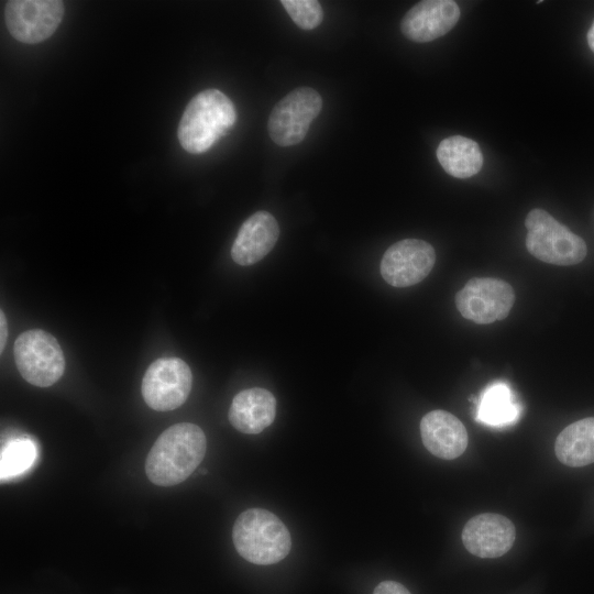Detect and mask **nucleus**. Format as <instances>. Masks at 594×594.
<instances>
[{
    "label": "nucleus",
    "instance_id": "17",
    "mask_svg": "<svg viewBox=\"0 0 594 594\" xmlns=\"http://www.w3.org/2000/svg\"><path fill=\"white\" fill-rule=\"evenodd\" d=\"M521 414L510 386L502 381L487 385L481 394L476 420L490 427H507L514 425Z\"/></svg>",
    "mask_w": 594,
    "mask_h": 594
},
{
    "label": "nucleus",
    "instance_id": "22",
    "mask_svg": "<svg viewBox=\"0 0 594 594\" xmlns=\"http://www.w3.org/2000/svg\"><path fill=\"white\" fill-rule=\"evenodd\" d=\"M8 337V326L4 312L0 311V352H3L6 341Z\"/></svg>",
    "mask_w": 594,
    "mask_h": 594
},
{
    "label": "nucleus",
    "instance_id": "13",
    "mask_svg": "<svg viewBox=\"0 0 594 594\" xmlns=\"http://www.w3.org/2000/svg\"><path fill=\"white\" fill-rule=\"evenodd\" d=\"M278 237L276 219L267 211H257L240 227L231 248V256L242 266L255 264L272 251Z\"/></svg>",
    "mask_w": 594,
    "mask_h": 594
},
{
    "label": "nucleus",
    "instance_id": "12",
    "mask_svg": "<svg viewBox=\"0 0 594 594\" xmlns=\"http://www.w3.org/2000/svg\"><path fill=\"white\" fill-rule=\"evenodd\" d=\"M460 8L452 0H425L403 18V34L417 43L431 42L447 34L459 21Z\"/></svg>",
    "mask_w": 594,
    "mask_h": 594
},
{
    "label": "nucleus",
    "instance_id": "8",
    "mask_svg": "<svg viewBox=\"0 0 594 594\" xmlns=\"http://www.w3.org/2000/svg\"><path fill=\"white\" fill-rule=\"evenodd\" d=\"M514 302L513 287L507 282L494 277H473L455 296L460 314L480 324L505 319Z\"/></svg>",
    "mask_w": 594,
    "mask_h": 594
},
{
    "label": "nucleus",
    "instance_id": "9",
    "mask_svg": "<svg viewBox=\"0 0 594 594\" xmlns=\"http://www.w3.org/2000/svg\"><path fill=\"white\" fill-rule=\"evenodd\" d=\"M64 12V2L59 0H10L4 7V20L16 41L36 44L54 34Z\"/></svg>",
    "mask_w": 594,
    "mask_h": 594
},
{
    "label": "nucleus",
    "instance_id": "19",
    "mask_svg": "<svg viewBox=\"0 0 594 594\" xmlns=\"http://www.w3.org/2000/svg\"><path fill=\"white\" fill-rule=\"evenodd\" d=\"M37 458L36 443L29 437L11 439L1 450V480L18 476L28 471Z\"/></svg>",
    "mask_w": 594,
    "mask_h": 594
},
{
    "label": "nucleus",
    "instance_id": "20",
    "mask_svg": "<svg viewBox=\"0 0 594 594\" xmlns=\"http://www.w3.org/2000/svg\"><path fill=\"white\" fill-rule=\"evenodd\" d=\"M280 4L302 30L317 28L323 19L322 7L317 0H282Z\"/></svg>",
    "mask_w": 594,
    "mask_h": 594
},
{
    "label": "nucleus",
    "instance_id": "11",
    "mask_svg": "<svg viewBox=\"0 0 594 594\" xmlns=\"http://www.w3.org/2000/svg\"><path fill=\"white\" fill-rule=\"evenodd\" d=\"M461 537L470 553L492 559L510 550L516 539V528L513 521L503 515L483 513L465 524Z\"/></svg>",
    "mask_w": 594,
    "mask_h": 594
},
{
    "label": "nucleus",
    "instance_id": "5",
    "mask_svg": "<svg viewBox=\"0 0 594 594\" xmlns=\"http://www.w3.org/2000/svg\"><path fill=\"white\" fill-rule=\"evenodd\" d=\"M13 356L22 377L34 386H52L65 371V358L59 343L42 329L22 332L14 342Z\"/></svg>",
    "mask_w": 594,
    "mask_h": 594
},
{
    "label": "nucleus",
    "instance_id": "18",
    "mask_svg": "<svg viewBox=\"0 0 594 594\" xmlns=\"http://www.w3.org/2000/svg\"><path fill=\"white\" fill-rule=\"evenodd\" d=\"M437 158L442 168L457 178H469L483 166V154L479 144L465 136L443 139L437 148Z\"/></svg>",
    "mask_w": 594,
    "mask_h": 594
},
{
    "label": "nucleus",
    "instance_id": "10",
    "mask_svg": "<svg viewBox=\"0 0 594 594\" xmlns=\"http://www.w3.org/2000/svg\"><path fill=\"white\" fill-rule=\"evenodd\" d=\"M436 262L432 245L417 239H405L392 244L381 261V275L394 287H408L428 276Z\"/></svg>",
    "mask_w": 594,
    "mask_h": 594
},
{
    "label": "nucleus",
    "instance_id": "15",
    "mask_svg": "<svg viewBox=\"0 0 594 594\" xmlns=\"http://www.w3.org/2000/svg\"><path fill=\"white\" fill-rule=\"evenodd\" d=\"M276 415L274 395L261 387L238 393L229 408L230 424L240 432L256 435L272 425Z\"/></svg>",
    "mask_w": 594,
    "mask_h": 594
},
{
    "label": "nucleus",
    "instance_id": "4",
    "mask_svg": "<svg viewBox=\"0 0 594 594\" xmlns=\"http://www.w3.org/2000/svg\"><path fill=\"white\" fill-rule=\"evenodd\" d=\"M526 246L536 258L554 265L581 263L587 253L582 238L557 221L543 209L535 208L526 217Z\"/></svg>",
    "mask_w": 594,
    "mask_h": 594
},
{
    "label": "nucleus",
    "instance_id": "21",
    "mask_svg": "<svg viewBox=\"0 0 594 594\" xmlns=\"http://www.w3.org/2000/svg\"><path fill=\"white\" fill-rule=\"evenodd\" d=\"M373 594H411L402 583L396 581H382L374 588Z\"/></svg>",
    "mask_w": 594,
    "mask_h": 594
},
{
    "label": "nucleus",
    "instance_id": "14",
    "mask_svg": "<svg viewBox=\"0 0 594 594\" xmlns=\"http://www.w3.org/2000/svg\"><path fill=\"white\" fill-rule=\"evenodd\" d=\"M420 435L426 449L443 460L457 459L468 447L464 425L446 410L427 413L420 421Z\"/></svg>",
    "mask_w": 594,
    "mask_h": 594
},
{
    "label": "nucleus",
    "instance_id": "7",
    "mask_svg": "<svg viewBox=\"0 0 594 594\" xmlns=\"http://www.w3.org/2000/svg\"><path fill=\"white\" fill-rule=\"evenodd\" d=\"M191 383V371L185 361L161 358L147 367L143 376L142 396L154 410H174L188 398Z\"/></svg>",
    "mask_w": 594,
    "mask_h": 594
},
{
    "label": "nucleus",
    "instance_id": "1",
    "mask_svg": "<svg viewBox=\"0 0 594 594\" xmlns=\"http://www.w3.org/2000/svg\"><path fill=\"white\" fill-rule=\"evenodd\" d=\"M207 439L195 424L179 422L164 430L145 460L147 479L158 486L184 482L205 458Z\"/></svg>",
    "mask_w": 594,
    "mask_h": 594
},
{
    "label": "nucleus",
    "instance_id": "16",
    "mask_svg": "<svg viewBox=\"0 0 594 594\" xmlns=\"http://www.w3.org/2000/svg\"><path fill=\"white\" fill-rule=\"evenodd\" d=\"M554 453L568 466L580 468L594 463V417L565 427L556 439Z\"/></svg>",
    "mask_w": 594,
    "mask_h": 594
},
{
    "label": "nucleus",
    "instance_id": "3",
    "mask_svg": "<svg viewBox=\"0 0 594 594\" xmlns=\"http://www.w3.org/2000/svg\"><path fill=\"white\" fill-rule=\"evenodd\" d=\"M232 539L238 553L254 564H274L287 557L292 538L287 527L273 513L250 508L237 518Z\"/></svg>",
    "mask_w": 594,
    "mask_h": 594
},
{
    "label": "nucleus",
    "instance_id": "2",
    "mask_svg": "<svg viewBox=\"0 0 594 594\" xmlns=\"http://www.w3.org/2000/svg\"><path fill=\"white\" fill-rule=\"evenodd\" d=\"M235 121V107L227 95L217 89L200 91L183 112L177 130L178 141L188 153H205Z\"/></svg>",
    "mask_w": 594,
    "mask_h": 594
},
{
    "label": "nucleus",
    "instance_id": "23",
    "mask_svg": "<svg viewBox=\"0 0 594 594\" xmlns=\"http://www.w3.org/2000/svg\"><path fill=\"white\" fill-rule=\"evenodd\" d=\"M587 43L592 52L594 53V21L587 32Z\"/></svg>",
    "mask_w": 594,
    "mask_h": 594
},
{
    "label": "nucleus",
    "instance_id": "6",
    "mask_svg": "<svg viewBox=\"0 0 594 594\" xmlns=\"http://www.w3.org/2000/svg\"><path fill=\"white\" fill-rule=\"evenodd\" d=\"M322 109V98L310 87H299L273 108L267 123L271 139L279 146H292L300 143L312 121Z\"/></svg>",
    "mask_w": 594,
    "mask_h": 594
}]
</instances>
